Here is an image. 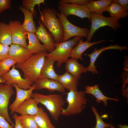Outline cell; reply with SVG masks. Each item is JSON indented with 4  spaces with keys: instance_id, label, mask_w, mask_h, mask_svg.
Returning a JSON list of instances; mask_svg holds the SVG:
<instances>
[{
    "instance_id": "14",
    "label": "cell",
    "mask_w": 128,
    "mask_h": 128,
    "mask_svg": "<svg viewBox=\"0 0 128 128\" xmlns=\"http://www.w3.org/2000/svg\"><path fill=\"white\" fill-rule=\"evenodd\" d=\"M118 50L121 51L123 50L128 49L127 46H121L118 44L111 45L106 46L103 47L98 49L95 48L91 54H84L87 55L90 59V62L88 66L87 67V71L92 72L93 74H97L98 72L96 68V67L95 65L96 61L100 55L103 51L109 49Z\"/></svg>"
},
{
    "instance_id": "20",
    "label": "cell",
    "mask_w": 128,
    "mask_h": 128,
    "mask_svg": "<svg viewBox=\"0 0 128 128\" xmlns=\"http://www.w3.org/2000/svg\"><path fill=\"white\" fill-rule=\"evenodd\" d=\"M78 79L66 71L63 74L58 75L57 81L62 85L65 89L71 90H77L78 84Z\"/></svg>"
},
{
    "instance_id": "40",
    "label": "cell",
    "mask_w": 128,
    "mask_h": 128,
    "mask_svg": "<svg viewBox=\"0 0 128 128\" xmlns=\"http://www.w3.org/2000/svg\"><path fill=\"white\" fill-rule=\"evenodd\" d=\"M6 82L4 80L1 76H0V83H5Z\"/></svg>"
},
{
    "instance_id": "41",
    "label": "cell",
    "mask_w": 128,
    "mask_h": 128,
    "mask_svg": "<svg viewBox=\"0 0 128 128\" xmlns=\"http://www.w3.org/2000/svg\"><path fill=\"white\" fill-rule=\"evenodd\" d=\"M110 128H116L115 126L112 124L110 123Z\"/></svg>"
},
{
    "instance_id": "34",
    "label": "cell",
    "mask_w": 128,
    "mask_h": 128,
    "mask_svg": "<svg viewBox=\"0 0 128 128\" xmlns=\"http://www.w3.org/2000/svg\"><path fill=\"white\" fill-rule=\"evenodd\" d=\"M90 0H61L60 1L62 3H71L79 5H86Z\"/></svg>"
},
{
    "instance_id": "4",
    "label": "cell",
    "mask_w": 128,
    "mask_h": 128,
    "mask_svg": "<svg viewBox=\"0 0 128 128\" xmlns=\"http://www.w3.org/2000/svg\"><path fill=\"white\" fill-rule=\"evenodd\" d=\"M68 106L62 111L61 115L69 116L79 114L85 108L87 101L84 91L71 90L67 93Z\"/></svg>"
},
{
    "instance_id": "42",
    "label": "cell",
    "mask_w": 128,
    "mask_h": 128,
    "mask_svg": "<svg viewBox=\"0 0 128 128\" xmlns=\"http://www.w3.org/2000/svg\"><path fill=\"white\" fill-rule=\"evenodd\" d=\"M1 58H0V62L1 61Z\"/></svg>"
},
{
    "instance_id": "17",
    "label": "cell",
    "mask_w": 128,
    "mask_h": 128,
    "mask_svg": "<svg viewBox=\"0 0 128 128\" xmlns=\"http://www.w3.org/2000/svg\"><path fill=\"white\" fill-rule=\"evenodd\" d=\"M38 104L33 98L30 97L23 101L17 108L15 112L22 115L34 116L39 111Z\"/></svg>"
},
{
    "instance_id": "24",
    "label": "cell",
    "mask_w": 128,
    "mask_h": 128,
    "mask_svg": "<svg viewBox=\"0 0 128 128\" xmlns=\"http://www.w3.org/2000/svg\"><path fill=\"white\" fill-rule=\"evenodd\" d=\"M112 2V0H90L86 5L91 12L102 15Z\"/></svg>"
},
{
    "instance_id": "13",
    "label": "cell",
    "mask_w": 128,
    "mask_h": 128,
    "mask_svg": "<svg viewBox=\"0 0 128 128\" xmlns=\"http://www.w3.org/2000/svg\"><path fill=\"white\" fill-rule=\"evenodd\" d=\"M15 88L16 93V97L14 102L9 106L11 114H13L18 106L25 100L30 97L33 93V91L35 90L36 85L34 83L31 88L25 90L19 88L17 84L13 83L11 84Z\"/></svg>"
},
{
    "instance_id": "22",
    "label": "cell",
    "mask_w": 128,
    "mask_h": 128,
    "mask_svg": "<svg viewBox=\"0 0 128 128\" xmlns=\"http://www.w3.org/2000/svg\"><path fill=\"white\" fill-rule=\"evenodd\" d=\"M84 92L85 94H89L94 96L96 98V102L98 103L103 101L105 106L108 105V100H112L118 101L119 100L118 99L110 98L105 96L100 89L99 85L96 84L93 86H87L85 87Z\"/></svg>"
},
{
    "instance_id": "18",
    "label": "cell",
    "mask_w": 128,
    "mask_h": 128,
    "mask_svg": "<svg viewBox=\"0 0 128 128\" xmlns=\"http://www.w3.org/2000/svg\"><path fill=\"white\" fill-rule=\"evenodd\" d=\"M78 60L73 58H68L65 62V67L66 71L79 80L80 78L81 74L86 73L87 71V68L79 63Z\"/></svg>"
},
{
    "instance_id": "38",
    "label": "cell",
    "mask_w": 128,
    "mask_h": 128,
    "mask_svg": "<svg viewBox=\"0 0 128 128\" xmlns=\"http://www.w3.org/2000/svg\"><path fill=\"white\" fill-rule=\"evenodd\" d=\"M13 118L15 120L14 128H23L20 122L19 116L17 114L14 113L13 115Z\"/></svg>"
},
{
    "instance_id": "43",
    "label": "cell",
    "mask_w": 128,
    "mask_h": 128,
    "mask_svg": "<svg viewBox=\"0 0 128 128\" xmlns=\"http://www.w3.org/2000/svg\"></svg>"
},
{
    "instance_id": "30",
    "label": "cell",
    "mask_w": 128,
    "mask_h": 128,
    "mask_svg": "<svg viewBox=\"0 0 128 128\" xmlns=\"http://www.w3.org/2000/svg\"><path fill=\"white\" fill-rule=\"evenodd\" d=\"M44 0H23L22 6L28 9L35 18L37 12L34 9V7L38 5L40 6L41 4H45Z\"/></svg>"
},
{
    "instance_id": "21",
    "label": "cell",
    "mask_w": 128,
    "mask_h": 128,
    "mask_svg": "<svg viewBox=\"0 0 128 128\" xmlns=\"http://www.w3.org/2000/svg\"><path fill=\"white\" fill-rule=\"evenodd\" d=\"M55 62L46 57L41 69L40 78L48 79L57 81L58 75L55 72L54 64Z\"/></svg>"
},
{
    "instance_id": "35",
    "label": "cell",
    "mask_w": 128,
    "mask_h": 128,
    "mask_svg": "<svg viewBox=\"0 0 128 128\" xmlns=\"http://www.w3.org/2000/svg\"><path fill=\"white\" fill-rule=\"evenodd\" d=\"M11 0H0V13L10 8Z\"/></svg>"
},
{
    "instance_id": "3",
    "label": "cell",
    "mask_w": 128,
    "mask_h": 128,
    "mask_svg": "<svg viewBox=\"0 0 128 128\" xmlns=\"http://www.w3.org/2000/svg\"><path fill=\"white\" fill-rule=\"evenodd\" d=\"M31 97L38 104L44 105L48 110L52 118L57 121L61 115L64 104L63 96L58 94L44 95L37 93H33Z\"/></svg>"
},
{
    "instance_id": "27",
    "label": "cell",
    "mask_w": 128,
    "mask_h": 128,
    "mask_svg": "<svg viewBox=\"0 0 128 128\" xmlns=\"http://www.w3.org/2000/svg\"><path fill=\"white\" fill-rule=\"evenodd\" d=\"M106 11L109 13L110 17L118 20L121 18H125L128 15V11L125 10L119 4L112 2L109 6Z\"/></svg>"
},
{
    "instance_id": "26",
    "label": "cell",
    "mask_w": 128,
    "mask_h": 128,
    "mask_svg": "<svg viewBox=\"0 0 128 128\" xmlns=\"http://www.w3.org/2000/svg\"><path fill=\"white\" fill-rule=\"evenodd\" d=\"M34 118L39 128H56L42 107H39V111L34 116Z\"/></svg>"
},
{
    "instance_id": "9",
    "label": "cell",
    "mask_w": 128,
    "mask_h": 128,
    "mask_svg": "<svg viewBox=\"0 0 128 128\" xmlns=\"http://www.w3.org/2000/svg\"><path fill=\"white\" fill-rule=\"evenodd\" d=\"M58 7L60 12L66 17L74 15L81 18H87L89 20L91 12L86 5H79L58 2Z\"/></svg>"
},
{
    "instance_id": "39",
    "label": "cell",
    "mask_w": 128,
    "mask_h": 128,
    "mask_svg": "<svg viewBox=\"0 0 128 128\" xmlns=\"http://www.w3.org/2000/svg\"><path fill=\"white\" fill-rule=\"evenodd\" d=\"M119 128H128V126L126 124L122 125L121 124L117 125Z\"/></svg>"
},
{
    "instance_id": "36",
    "label": "cell",
    "mask_w": 128,
    "mask_h": 128,
    "mask_svg": "<svg viewBox=\"0 0 128 128\" xmlns=\"http://www.w3.org/2000/svg\"><path fill=\"white\" fill-rule=\"evenodd\" d=\"M0 128H14L3 117L0 115Z\"/></svg>"
},
{
    "instance_id": "10",
    "label": "cell",
    "mask_w": 128,
    "mask_h": 128,
    "mask_svg": "<svg viewBox=\"0 0 128 128\" xmlns=\"http://www.w3.org/2000/svg\"><path fill=\"white\" fill-rule=\"evenodd\" d=\"M15 67V65H13L10 70L1 76L6 81L5 84L11 85L13 83H15L21 89L27 90L30 89L33 83L22 78L19 71L16 69Z\"/></svg>"
},
{
    "instance_id": "5",
    "label": "cell",
    "mask_w": 128,
    "mask_h": 128,
    "mask_svg": "<svg viewBox=\"0 0 128 128\" xmlns=\"http://www.w3.org/2000/svg\"><path fill=\"white\" fill-rule=\"evenodd\" d=\"M81 37H76L66 41L55 43V48L52 52L47 53L46 57L57 62L58 67H60L69 57L71 52Z\"/></svg>"
},
{
    "instance_id": "25",
    "label": "cell",
    "mask_w": 128,
    "mask_h": 128,
    "mask_svg": "<svg viewBox=\"0 0 128 128\" xmlns=\"http://www.w3.org/2000/svg\"><path fill=\"white\" fill-rule=\"evenodd\" d=\"M18 9L23 13L24 16V21L22 24L23 28L27 32L36 33V27L32 13L22 6H20Z\"/></svg>"
},
{
    "instance_id": "32",
    "label": "cell",
    "mask_w": 128,
    "mask_h": 128,
    "mask_svg": "<svg viewBox=\"0 0 128 128\" xmlns=\"http://www.w3.org/2000/svg\"><path fill=\"white\" fill-rule=\"evenodd\" d=\"M91 110L95 116L96 122L95 127L92 128H110V123H106L102 120L95 107L91 106Z\"/></svg>"
},
{
    "instance_id": "12",
    "label": "cell",
    "mask_w": 128,
    "mask_h": 128,
    "mask_svg": "<svg viewBox=\"0 0 128 128\" xmlns=\"http://www.w3.org/2000/svg\"><path fill=\"white\" fill-rule=\"evenodd\" d=\"M38 23L39 26L36 28V34L39 41L43 43L47 51L50 53L55 48V41L52 34L48 31L40 20Z\"/></svg>"
},
{
    "instance_id": "2",
    "label": "cell",
    "mask_w": 128,
    "mask_h": 128,
    "mask_svg": "<svg viewBox=\"0 0 128 128\" xmlns=\"http://www.w3.org/2000/svg\"><path fill=\"white\" fill-rule=\"evenodd\" d=\"M57 12L53 8H45L40 12L39 20L53 36L56 43L63 42L64 31L63 25L60 19L56 17Z\"/></svg>"
},
{
    "instance_id": "1",
    "label": "cell",
    "mask_w": 128,
    "mask_h": 128,
    "mask_svg": "<svg viewBox=\"0 0 128 128\" xmlns=\"http://www.w3.org/2000/svg\"><path fill=\"white\" fill-rule=\"evenodd\" d=\"M47 53V51L33 54L23 63H17L16 67L21 69L24 74V78L34 83L40 78L41 72Z\"/></svg>"
},
{
    "instance_id": "8",
    "label": "cell",
    "mask_w": 128,
    "mask_h": 128,
    "mask_svg": "<svg viewBox=\"0 0 128 128\" xmlns=\"http://www.w3.org/2000/svg\"><path fill=\"white\" fill-rule=\"evenodd\" d=\"M13 87L11 84L0 83V115L14 127L15 124L10 118L8 109L10 100L14 94Z\"/></svg>"
},
{
    "instance_id": "37",
    "label": "cell",
    "mask_w": 128,
    "mask_h": 128,
    "mask_svg": "<svg viewBox=\"0 0 128 128\" xmlns=\"http://www.w3.org/2000/svg\"><path fill=\"white\" fill-rule=\"evenodd\" d=\"M112 2L116 3L121 5L125 10L128 9V0H112Z\"/></svg>"
},
{
    "instance_id": "19",
    "label": "cell",
    "mask_w": 128,
    "mask_h": 128,
    "mask_svg": "<svg viewBox=\"0 0 128 128\" xmlns=\"http://www.w3.org/2000/svg\"><path fill=\"white\" fill-rule=\"evenodd\" d=\"M106 41L102 40L91 42L87 41H83L82 37H81L76 46L72 50L69 57L80 59L82 61L83 59L82 55L87 50L94 45Z\"/></svg>"
},
{
    "instance_id": "15",
    "label": "cell",
    "mask_w": 128,
    "mask_h": 128,
    "mask_svg": "<svg viewBox=\"0 0 128 128\" xmlns=\"http://www.w3.org/2000/svg\"><path fill=\"white\" fill-rule=\"evenodd\" d=\"M33 54L26 48L20 45L12 44L9 46L8 56L14 59L17 63H21L30 58Z\"/></svg>"
},
{
    "instance_id": "31",
    "label": "cell",
    "mask_w": 128,
    "mask_h": 128,
    "mask_svg": "<svg viewBox=\"0 0 128 128\" xmlns=\"http://www.w3.org/2000/svg\"><path fill=\"white\" fill-rule=\"evenodd\" d=\"M17 63L14 59L9 57L1 60L0 62V76L8 72L10 68Z\"/></svg>"
},
{
    "instance_id": "33",
    "label": "cell",
    "mask_w": 128,
    "mask_h": 128,
    "mask_svg": "<svg viewBox=\"0 0 128 128\" xmlns=\"http://www.w3.org/2000/svg\"><path fill=\"white\" fill-rule=\"evenodd\" d=\"M9 46L4 45L0 42V58L3 59L8 57Z\"/></svg>"
},
{
    "instance_id": "7",
    "label": "cell",
    "mask_w": 128,
    "mask_h": 128,
    "mask_svg": "<svg viewBox=\"0 0 128 128\" xmlns=\"http://www.w3.org/2000/svg\"><path fill=\"white\" fill-rule=\"evenodd\" d=\"M56 16L60 20L63 27V41H66L72 37H80L87 38L89 30L86 27L81 28L74 25L68 19L67 17L61 12H57Z\"/></svg>"
},
{
    "instance_id": "11",
    "label": "cell",
    "mask_w": 128,
    "mask_h": 128,
    "mask_svg": "<svg viewBox=\"0 0 128 128\" xmlns=\"http://www.w3.org/2000/svg\"><path fill=\"white\" fill-rule=\"evenodd\" d=\"M8 24L11 30L12 44L27 48L28 45L26 41L27 32L23 27L21 23L18 20H11Z\"/></svg>"
},
{
    "instance_id": "6",
    "label": "cell",
    "mask_w": 128,
    "mask_h": 128,
    "mask_svg": "<svg viewBox=\"0 0 128 128\" xmlns=\"http://www.w3.org/2000/svg\"><path fill=\"white\" fill-rule=\"evenodd\" d=\"M91 22V27L89 30L87 41L90 42L94 33L100 28L105 26H108L115 30L121 27V25L116 19L110 17H105L91 12V17L89 20Z\"/></svg>"
},
{
    "instance_id": "28",
    "label": "cell",
    "mask_w": 128,
    "mask_h": 128,
    "mask_svg": "<svg viewBox=\"0 0 128 128\" xmlns=\"http://www.w3.org/2000/svg\"><path fill=\"white\" fill-rule=\"evenodd\" d=\"M0 42L8 46L12 44L9 24L2 22H0Z\"/></svg>"
},
{
    "instance_id": "29",
    "label": "cell",
    "mask_w": 128,
    "mask_h": 128,
    "mask_svg": "<svg viewBox=\"0 0 128 128\" xmlns=\"http://www.w3.org/2000/svg\"><path fill=\"white\" fill-rule=\"evenodd\" d=\"M21 124L23 128H39L34 118V116L22 115L19 116Z\"/></svg>"
},
{
    "instance_id": "16",
    "label": "cell",
    "mask_w": 128,
    "mask_h": 128,
    "mask_svg": "<svg viewBox=\"0 0 128 128\" xmlns=\"http://www.w3.org/2000/svg\"><path fill=\"white\" fill-rule=\"evenodd\" d=\"M34 83L36 85L35 90H36L45 89L51 92L56 91L61 93L65 92V88L60 82L57 80L40 78Z\"/></svg>"
},
{
    "instance_id": "23",
    "label": "cell",
    "mask_w": 128,
    "mask_h": 128,
    "mask_svg": "<svg viewBox=\"0 0 128 128\" xmlns=\"http://www.w3.org/2000/svg\"><path fill=\"white\" fill-rule=\"evenodd\" d=\"M28 44L27 48L28 51L33 54L46 51L44 45L40 42L36 35L32 33L27 32Z\"/></svg>"
}]
</instances>
